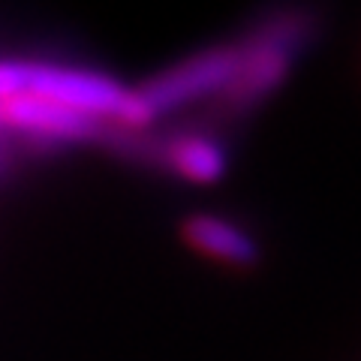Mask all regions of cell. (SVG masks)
Wrapping results in <instances>:
<instances>
[{
  "label": "cell",
  "mask_w": 361,
  "mask_h": 361,
  "mask_svg": "<svg viewBox=\"0 0 361 361\" xmlns=\"http://www.w3.org/2000/svg\"><path fill=\"white\" fill-rule=\"evenodd\" d=\"M45 99H54L66 109L78 111L94 123H118V127H145L151 123V111L142 103L139 90L115 82L106 73L78 70L61 63H37L30 61L27 90Z\"/></svg>",
  "instance_id": "cell-1"
},
{
  "label": "cell",
  "mask_w": 361,
  "mask_h": 361,
  "mask_svg": "<svg viewBox=\"0 0 361 361\" xmlns=\"http://www.w3.org/2000/svg\"><path fill=\"white\" fill-rule=\"evenodd\" d=\"M313 33L310 16L286 13L262 25L247 42L238 45V73L226 87L232 109H250L286 82L298 49H304Z\"/></svg>",
  "instance_id": "cell-2"
},
{
  "label": "cell",
  "mask_w": 361,
  "mask_h": 361,
  "mask_svg": "<svg viewBox=\"0 0 361 361\" xmlns=\"http://www.w3.org/2000/svg\"><path fill=\"white\" fill-rule=\"evenodd\" d=\"M235 73H238V45H217L154 75L148 85L139 87V97L148 106L151 118H160L211 94H226Z\"/></svg>",
  "instance_id": "cell-3"
},
{
  "label": "cell",
  "mask_w": 361,
  "mask_h": 361,
  "mask_svg": "<svg viewBox=\"0 0 361 361\" xmlns=\"http://www.w3.org/2000/svg\"><path fill=\"white\" fill-rule=\"evenodd\" d=\"M4 127L49 142H82L97 135L99 123L82 118L78 111L54 103V99L37 94H18L4 103Z\"/></svg>",
  "instance_id": "cell-4"
},
{
  "label": "cell",
  "mask_w": 361,
  "mask_h": 361,
  "mask_svg": "<svg viewBox=\"0 0 361 361\" xmlns=\"http://www.w3.org/2000/svg\"><path fill=\"white\" fill-rule=\"evenodd\" d=\"M184 241L214 262L247 268L259 259V244L244 226L217 217V214H193L184 223Z\"/></svg>",
  "instance_id": "cell-5"
},
{
  "label": "cell",
  "mask_w": 361,
  "mask_h": 361,
  "mask_svg": "<svg viewBox=\"0 0 361 361\" xmlns=\"http://www.w3.org/2000/svg\"><path fill=\"white\" fill-rule=\"evenodd\" d=\"M166 166L190 184H217L226 175V151L205 135H178L166 145Z\"/></svg>",
  "instance_id": "cell-6"
},
{
  "label": "cell",
  "mask_w": 361,
  "mask_h": 361,
  "mask_svg": "<svg viewBox=\"0 0 361 361\" xmlns=\"http://www.w3.org/2000/svg\"><path fill=\"white\" fill-rule=\"evenodd\" d=\"M30 61H0V103L27 90Z\"/></svg>",
  "instance_id": "cell-7"
},
{
  "label": "cell",
  "mask_w": 361,
  "mask_h": 361,
  "mask_svg": "<svg viewBox=\"0 0 361 361\" xmlns=\"http://www.w3.org/2000/svg\"><path fill=\"white\" fill-rule=\"evenodd\" d=\"M0 127H4V103H0Z\"/></svg>",
  "instance_id": "cell-8"
}]
</instances>
